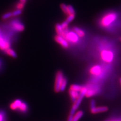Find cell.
<instances>
[{
	"instance_id": "cell-15",
	"label": "cell",
	"mask_w": 121,
	"mask_h": 121,
	"mask_svg": "<svg viewBox=\"0 0 121 121\" xmlns=\"http://www.w3.org/2000/svg\"><path fill=\"white\" fill-rule=\"evenodd\" d=\"M73 31L77 34L78 36L80 37H83L85 35V33L83 31V30L81 29H80L78 27H75L73 28Z\"/></svg>"
},
{
	"instance_id": "cell-18",
	"label": "cell",
	"mask_w": 121,
	"mask_h": 121,
	"mask_svg": "<svg viewBox=\"0 0 121 121\" xmlns=\"http://www.w3.org/2000/svg\"><path fill=\"white\" fill-rule=\"evenodd\" d=\"M83 88V86L76 85V84H73L70 86V89L75 90V91H79V92H80Z\"/></svg>"
},
{
	"instance_id": "cell-25",
	"label": "cell",
	"mask_w": 121,
	"mask_h": 121,
	"mask_svg": "<svg viewBox=\"0 0 121 121\" xmlns=\"http://www.w3.org/2000/svg\"><path fill=\"white\" fill-rule=\"evenodd\" d=\"M22 13V11L21 10H19L17 9L16 10H15L12 12V15L13 16H17L18 15H20Z\"/></svg>"
},
{
	"instance_id": "cell-12",
	"label": "cell",
	"mask_w": 121,
	"mask_h": 121,
	"mask_svg": "<svg viewBox=\"0 0 121 121\" xmlns=\"http://www.w3.org/2000/svg\"><path fill=\"white\" fill-rule=\"evenodd\" d=\"M87 88V91L85 94V96L87 97H91L94 95H95L96 93L97 92V89L96 88H93V87H90V88Z\"/></svg>"
},
{
	"instance_id": "cell-2",
	"label": "cell",
	"mask_w": 121,
	"mask_h": 121,
	"mask_svg": "<svg viewBox=\"0 0 121 121\" xmlns=\"http://www.w3.org/2000/svg\"><path fill=\"white\" fill-rule=\"evenodd\" d=\"M63 37L68 41L72 43H76L79 40V36L74 31H69L68 29L64 30V33L62 35Z\"/></svg>"
},
{
	"instance_id": "cell-17",
	"label": "cell",
	"mask_w": 121,
	"mask_h": 121,
	"mask_svg": "<svg viewBox=\"0 0 121 121\" xmlns=\"http://www.w3.org/2000/svg\"><path fill=\"white\" fill-rule=\"evenodd\" d=\"M56 31L57 33V35L62 36L64 33V30L62 27L61 24H56Z\"/></svg>"
},
{
	"instance_id": "cell-30",
	"label": "cell",
	"mask_w": 121,
	"mask_h": 121,
	"mask_svg": "<svg viewBox=\"0 0 121 121\" xmlns=\"http://www.w3.org/2000/svg\"><path fill=\"white\" fill-rule=\"evenodd\" d=\"M26 0H20V2L23 4H25V3H26Z\"/></svg>"
},
{
	"instance_id": "cell-33",
	"label": "cell",
	"mask_w": 121,
	"mask_h": 121,
	"mask_svg": "<svg viewBox=\"0 0 121 121\" xmlns=\"http://www.w3.org/2000/svg\"><path fill=\"white\" fill-rule=\"evenodd\" d=\"M120 41H121V37L120 38Z\"/></svg>"
},
{
	"instance_id": "cell-14",
	"label": "cell",
	"mask_w": 121,
	"mask_h": 121,
	"mask_svg": "<svg viewBox=\"0 0 121 121\" xmlns=\"http://www.w3.org/2000/svg\"><path fill=\"white\" fill-rule=\"evenodd\" d=\"M28 109V108L27 104L25 103L22 102L19 108L18 111L22 113H26L27 112Z\"/></svg>"
},
{
	"instance_id": "cell-11",
	"label": "cell",
	"mask_w": 121,
	"mask_h": 121,
	"mask_svg": "<svg viewBox=\"0 0 121 121\" xmlns=\"http://www.w3.org/2000/svg\"><path fill=\"white\" fill-rule=\"evenodd\" d=\"M80 92L77 91H75L72 89H69V95L70 96V98L72 100V101L73 103H75V101L77 100V98H78L79 94H80Z\"/></svg>"
},
{
	"instance_id": "cell-9",
	"label": "cell",
	"mask_w": 121,
	"mask_h": 121,
	"mask_svg": "<svg viewBox=\"0 0 121 121\" xmlns=\"http://www.w3.org/2000/svg\"><path fill=\"white\" fill-rule=\"evenodd\" d=\"M108 108L105 106H103V107H95L92 109H90V112L93 114H96V113H101L106 112L108 111Z\"/></svg>"
},
{
	"instance_id": "cell-6",
	"label": "cell",
	"mask_w": 121,
	"mask_h": 121,
	"mask_svg": "<svg viewBox=\"0 0 121 121\" xmlns=\"http://www.w3.org/2000/svg\"><path fill=\"white\" fill-rule=\"evenodd\" d=\"M55 40L56 43L60 44L63 48H67L69 47V43H68V41L62 36L56 35L55 37Z\"/></svg>"
},
{
	"instance_id": "cell-20",
	"label": "cell",
	"mask_w": 121,
	"mask_h": 121,
	"mask_svg": "<svg viewBox=\"0 0 121 121\" xmlns=\"http://www.w3.org/2000/svg\"><path fill=\"white\" fill-rule=\"evenodd\" d=\"M60 8L62 10V11L64 12V13H65L66 15L68 16L69 15V13H68V6L64 4H62L60 5Z\"/></svg>"
},
{
	"instance_id": "cell-16",
	"label": "cell",
	"mask_w": 121,
	"mask_h": 121,
	"mask_svg": "<svg viewBox=\"0 0 121 121\" xmlns=\"http://www.w3.org/2000/svg\"><path fill=\"white\" fill-rule=\"evenodd\" d=\"M5 52L8 55L12 56V57L14 58L17 57V54H16V52H15L13 50H12V49H11L10 48L6 49V50L5 51Z\"/></svg>"
},
{
	"instance_id": "cell-7",
	"label": "cell",
	"mask_w": 121,
	"mask_h": 121,
	"mask_svg": "<svg viewBox=\"0 0 121 121\" xmlns=\"http://www.w3.org/2000/svg\"><path fill=\"white\" fill-rule=\"evenodd\" d=\"M12 26L13 29L17 32H21L24 30V25L19 21L13 22Z\"/></svg>"
},
{
	"instance_id": "cell-28",
	"label": "cell",
	"mask_w": 121,
	"mask_h": 121,
	"mask_svg": "<svg viewBox=\"0 0 121 121\" xmlns=\"http://www.w3.org/2000/svg\"><path fill=\"white\" fill-rule=\"evenodd\" d=\"M24 6V4H23L20 2L17 5V9H19V10H22Z\"/></svg>"
},
{
	"instance_id": "cell-21",
	"label": "cell",
	"mask_w": 121,
	"mask_h": 121,
	"mask_svg": "<svg viewBox=\"0 0 121 121\" xmlns=\"http://www.w3.org/2000/svg\"><path fill=\"white\" fill-rule=\"evenodd\" d=\"M67 6H68V13H69V15H75V12L73 7L71 5H68Z\"/></svg>"
},
{
	"instance_id": "cell-19",
	"label": "cell",
	"mask_w": 121,
	"mask_h": 121,
	"mask_svg": "<svg viewBox=\"0 0 121 121\" xmlns=\"http://www.w3.org/2000/svg\"><path fill=\"white\" fill-rule=\"evenodd\" d=\"M67 85V80L65 77H64L63 80L62 81V84H61V85H60V91H61V92L64 91L65 90V88L66 87Z\"/></svg>"
},
{
	"instance_id": "cell-3",
	"label": "cell",
	"mask_w": 121,
	"mask_h": 121,
	"mask_svg": "<svg viewBox=\"0 0 121 121\" xmlns=\"http://www.w3.org/2000/svg\"><path fill=\"white\" fill-rule=\"evenodd\" d=\"M100 56L102 60L107 63H111L114 60V54L110 50H103L100 52Z\"/></svg>"
},
{
	"instance_id": "cell-27",
	"label": "cell",
	"mask_w": 121,
	"mask_h": 121,
	"mask_svg": "<svg viewBox=\"0 0 121 121\" xmlns=\"http://www.w3.org/2000/svg\"><path fill=\"white\" fill-rule=\"evenodd\" d=\"M95 107V101L94 100L92 99L90 101V109H92Z\"/></svg>"
},
{
	"instance_id": "cell-4",
	"label": "cell",
	"mask_w": 121,
	"mask_h": 121,
	"mask_svg": "<svg viewBox=\"0 0 121 121\" xmlns=\"http://www.w3.org/2000/svg\"><path fill=\"white\" fill-rule=\"evenodd\" d=\"M64 78V74L62 71H59L56 74V78H55V86L54 90L56 92H59L60 85H61L62 81Z\"/></svg>"
},
{
	"instance_id": "cell-29",
	"label": "cell",
	"mask_w": 121,
	"mask_h": 121,
	"mask_svg": "<svg viewBox=\"0 0 121 121\" xmlns=\"http://www.w3.org/2000/svg\"><path fill=\"white\" fill-rule=\"evenodd\" d=\"M73 116L74 115H70L69 114V116H68V117L67 121H73Z\"/></svg>"
},
{
	"instance_id": "cell-24",
	"label": "cell",
	"mask_w": 121,
	"mask_h": 121,
	"mask_svg": "<svg viewBox=\"0 0 121 121\" xmlns=\"http://www.w3.org/2000/svg\"><path fill=\"white\" fill-rule=\"evenodd\" d=\"M75 15H68V17L66 18V21H67L68 23H70L71 21H72L75 18Z\"/></svg>"
},
{
	"instance_id": "cell-8",
	"label": "cell",
	"mask_w": 121,
	"mask_h": 121,
	"mask_svg": "<svg viewBox=\"0 0 121 121\" xmlns=\"http://www.w3.org/2000/svg\"><path fill=\"white\" fill-rule=\"evenodd\" d=\"M102 72V68L99 65H94L90 70L91 74L94 76H99Z\"/></svg>"
},
{
	"instance_id": "cell-32",
	"label": "cell",
	"mask_w": 121,
	"mask_h": 121,
	"mask_svg": "<svg viewBox=\"0 0 121 121\" xmlns=\"http://www.w3.org/2000/svg\"><path fill=\"white\" fill-rule=\"evenodd\" d=\"M120 82L121 85V78H120Z\"/></svg>"
},
{
	"instance_id": "cell-34",
	"label": "cell",
	"mask_w": 121,
	"mask_h": 121,
	"mask_svg": "<svg viewBox=\"0 0 121 121\" xmlns=\"http://www.w3.org/2000/svg\"><path fill=\"white\" fill-rule=\"evenodd\" d=\"M0 65H1V62H0Z\"/></svg>"
},
{
	"instance_id": "cell-1",
	"label": "cell",
	"mask_w": 121,
	"mask_h": 121,
	"mask_svg": "<svg viewBox=\"0 0 121 121\" xmlns=\"http://www.w3.org/2000/svg\"><path fill=\"white\" fill-rule=\"evenodd\" d=\"M119 15L115 12H109L105 14L99 21V24L101 27L108 28L113 25V24L118 19Z\"/></svg>"
},
{
	"instance_id": "cell-23",
	"label": "cell",
	"mask_w": 121,
	"mask_h": 121,
	"mask_svg": "<svg viewBox=\"0 0 121 121\" xmlns=\"http://www.w3.org/2000/svg\"><path fill=\"white\" fill-rule=\"evenodd\" d=\"M12 16H13L12 13L8 12L7 13H5V14H4L2 17V18L3 20H5V19H8V18H9L10 17H12Z\"/></svg>"
},
{
	"instance_id": "cell-31",
	"label": "cell",
	"mask_w": 121,
	"mask_h": 121,
	"mask_svg": "<svg viewBox=\"0 0 121 121\" xmlns=\"http://www.w3.org/2000/svg\"><path fill=\"white\" fill-rule=\"evenodd\" d=\"M2 32H1V29H0V36H1L2 35Z\"/></svg>"
},
{
	"instance_id": "cell-26",
	"label": "cell",
	"mask_w": 121,
	"mask_h": 121,
	"mask_svg": "<svg viewBox=\"0 0 121 121\" xmlns=\"http://www.w3.org/2000/svg\"><path fill=\"white\" fill-rule=\"evenodd\" d=\"M68 24H69V23H68L66 21L63 22L61 24V26L64 30L68 29Z\"/></svg>"
},
{
	"instance_id": "cell-5",
	"label": "cell",
	"mask_w": 121,
	"mask_h": 121,
	"mask_svg": "<svg viewBox=\"0 0 121 121\" xmlns=\"http://www.w3.org/2000/svg\"><path fill=\"white\" fill-rule=\"evenodd\" d=\"M10 47L11 43L8 39V36H6L3 34L2 35L0 36V49L5 51L6 49L10 48Z\"/></svg>"
},
{
	"instance_id": "cell-10",
	"label": "cell",
	"mask_w": 121,
	"mask_h": 121,
	"mask_svg": "<svg viewBox=\"0 0 121 121\" xmlns=\"http://www.w3.org/2000/svg\"><path fill=\"white\" fill-rule=\"evenodd\" d=\"M22 103V101L20 99H16L13 101L10 105V108L13 111H18L20 105Z\"/></svg>"
},
{
	"instance_id": "cell-13",
	"label": "cell",
	"mask_w": 121,
	"mask_h": 121,
	"mask_svg": "<svg viewBox=\"0 0 121 121\" xmlns=\"http://www.w3.org/2000/svg\"><path fill=\"white\" fill-rule=\"evenodd\" d=\"M84 114V112L82 111H79L77 112H75L73 116V121H78L80 120Z\"/></svg>"
},
{
	"instance_id": "cell-22",
	"label": "cell",
	"mask_w": 121,
	"mask_h": 121,
	"mask_svg": "<svg viewBox=\"0 0 121 121\" xmlns=\"http://www.w3.org/2000/svg\"><path fill=\"white\" fill-rule=\"evenodd\" d=\"M6 116L4 112L0 110V121H6Z\"/></svg>"
}]
</instances>
